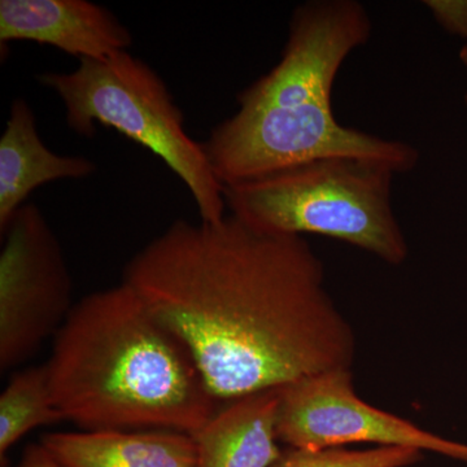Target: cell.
<instances>
[{
  "instance_id": "cell-9",
  "label": "cell",
  "mask_w": 467,
  "mask_h": 467,
  "mask_svg": "<svg viewBox=\"0 0 467 467\" xmlns=\"http://www.w3.org/2000/svg\"><path fill=\"white\" fill-rule=\"evenodd\" d=\"M97 165L82 156H61L43 144L29 103L15 99L0 138V233L7 230L27 196L42 184L85 178Z\"/></svg>"
},
{
  "instance_id": "cell-5",
  "label": "cell",
  "mask_w": 467,
  "mask_h": 467,
  "mask_svg": "<svg viewBox=\"0 0 467 467\" xmlns=\"http://www.w3.org/2000/svg\"><path fill=\"white\" fill-rule=\"evenodd\" d=\"M39 81L58 95L67 124L94 137L95 124L109 126L159 156L186 184L204 223L227 216L223 186L204 144L184 129V117L158 73L129 51L101 60H79L69 73H45Z\"/></svg>"
},
{
  "instance_id": "cell-10",
  "label": "cell",
  "mask_w": 467,
  "mask_h": 467,
  "mask_svg": "<svg viewBox=\"0 0 467 467\" xmlns=\"http://www.w3.org/2000/svg\"><path fill=\"white\" fill-rule=\"evenodd\" d=\"M281 389L223 404L192 435L196 467H270L282 454L276 434Z\"/></svg>"
},
{
  "instance_id": "cell-4",
  "label": "cell",
  "mask_w": 467,
  "mask_h": 467,
  "mask_svg": "<svg viewBox=\"0 0 467 467\" xmlns=\"http://www.w3.org/2000/svg\"><path fill=\"white\" fill-rule=\"evenodd\" d=\"M395 175L379 162L335 156L225 186L223 196L252 229L328 236L399 266L409 248L392 207Z\"/></svg>"
},
{
  "instance_id": "cell-3",
  "label": "cell",
  "mask_w": 467,
  "mask_h": 467,
  "mask_svg": "<svg viewBox=\"0 0 467 467\" xmlns=\"http://www.w3.org/2000/svg\"><path fill=\"white\" fill-rule=\"evenodd\" d=\"M46 367L55 405L85 431L193 435L223 404L182 340L124 282L75 304Z\"/></svg>"
},
{
  "instance_id": "cell-11",
  "label": "cell",
  "mask_w": 467,
  "mask_h": 467,
  "mask_svg": "<svg viewBox=\"0 0 467 467\" xmlns=\"http://www.w3.org/2000/svg\"><path fill=\"white\" fill-rule=\"evenodd\" d=\"M42 444L64 467H196L192 435L173 430L55 432Z\"/></svg>"
},
{
  "instance_id": "cell-6",
  "label": "cell",
  "mask_w": 467,
  "mask_h": 467,
  "mask_svg": "<svg viewBox=\"0 0 467 467\" xmlns=\"http://www.w3.org/2000/svg\"><path fill=\"white\" fill-rule=\"evenodd\" d=\"M0 370L23 364L69 316L73 284L57 236L34 204H24L2 234Z\"/></svg>"
},
{
  "instance_id": "cell-12",
  "label": "cell",
  "mask_w": 467,
  "mask_h": 467,
  "mask_svg": "<svg viewBox=\"0 0 467 467\" xmlns=\"http://www.w3.org/2000/svg\"><path fill=\"white\" fill-rule=\"evenodd\" d=\"M55 405L47 367L38 365L18 371L0 396V456L36 427L64 420Z\"/></svg>"
},
{
  "instance_id": "cell-15",
  "label": "cell",
  "mask_w": 467,
  "mask_h": 467,
  "mask_svg": "<svg viewBox=\"0 0 467 467\" xmlns=\"http://www.w3.org/2000/svg\"><path fill=\"white\" fill-rule=\"evenodd\" d=\"M17 467H64L54 456L50 451L42 444L27 445L21 457Z\"/></svg>"
},
{
  "instance_id": "cell-14",
  "label": "cell",
  "mask_w": 467,
  "mask_h": 467,
  "mask_svg": "<svg viewBox=\"0 0 467 467\" xmlns=\"http://www.w3.org/2000/svg\"><path fill=\"white\" fill-rule=\"evenodd\" d=\"M423 5L445 32L467 43V0H425Z\"/></svg>"
},
{
  "instance_id": "cell-16",
  "label": "cell",
  "mask_w": 467,
  "mask_h": 467,
  "mask_svg": "<svg viewBox=\"0 0 467 467\" xmlns=\"http://www.w3.org/2000/svg\"><path fill=\"white\" fill-rule=\"evenodd\" d=\"M459 57L461 63H462L463 67H465L467 69V43H465V45L462 46V48H461ZM465 103L467 106V92L465 94Z\"/></svg>"
},
{
  "instance_id": "cell-13",
  "label": "cell",
  "mask_w": 467,
  "mask_h": 467,
  "mask_svg": "<svg viewBox=\"0 0 467 467\" xmlns=\"http://www.w3.org/2000/svg\"><path fill=\"white\" fill-rule=\"evenodd\" d=\"M423 454L407 447H376L362 451L288 448L270 467H409L420 462Z\"/></svg>"
},
{
  "instance_id": "cell-2",
  "label": "cell",
  "mask_w": 467,
  "mask_h": 467,
  "mask_svg": "<svg viewBox=\"0 0 467 467\" xmlns=\"http://www.w3.org/2000/svg\"><path fill=\"white\" fill-rule=\"evenodd\" d=\"M373 23L356 0H313L297 5L281 60L238 95L239 109L204 142L223 187L304 162L348 156L413 171L420 152L339 124L331 92L349 55L371 38Z\"/></svg>"
},
{
  "instance_id": "cell-8",
  "label": "cell",
  "mask_w": 467,
  "mask_h": 467,
  "mask_svg": "<svg viewBox=\"0 0 467 467\" xmlns=\"http://www.w3.org/2000/svg\"><path fill=\"white\" fill-rule=\"evenodd\" d=\"M50 45L79 60L128 51L130 32L115 15L88 0H2L0 42Z\"/></svg>"
},
{
  "instance_id": "cell-7",
  "label": "cell",
  "mask_w": 467,
  "mask_h": 467,
  "mask_svg": "<svg viewBox=\"0 0 467 467\" xmlns=\"http://www.w3.org/2000/svg\"><path fill=\"white\" fill-rule=\"evenodd\" d=\"M276 434L279 441L301 450L359 442L414 448L467 462V444L432 434L358 398L352 368L322 371L282 387Z\"/></svg>"
},
{
  "instance_id": "cell-1",
  "label": "cell",
  "mask_w": 467,
  "mask_h": 467,
  "mask_svg": "<svg viewBox=\"0 0 467 467\" xmlns=\"http://www.w3.org/2000/svg\"><path fill=\"white\" fill-rule=\"evenodd\" d=\"M122 282L182 340L223 404L355 361V331L304 236L233 214L178 220L131 257Z\"/></svg>"
}]
</instances>
